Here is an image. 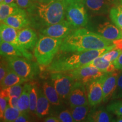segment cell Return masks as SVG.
<instances>
[{
    "label": "cell",
    "mask_w": 122,
    "mask_h": 122,
    "mask_svg": "<svg viewBox=\"0 0 122 122\" xmlns=\"http://www.w3.org/2000/svg\"><path fill=\"white\" fill-rule=\"evenodd\" d=\"M112 45V41L82 27L74 30L62 40L60 50L67 53L81 52L105 49Z\"/></svg>",
    "instance_id": "6da1fadb"
},
{
    "label": "cell",
    "mask_w": 122,
    "mask_h": 122,
    "mask_svg": "<svg viewBox=\"0 0 122 122\" xmlns=\"http://www.w3.org/2000/svg\"><path fill=\"white\" fill-rule=\"evenodd\" d=\"M67 5L65 0H52L46 4L36 1L28 13L33 23L42 28L63 21Z\"/></svg>",
    "instance_id": "7a4b0ae2"
},
{
    "label": "cell",
    "mask_w": 122,
    "mask_h": 122,
    "mask_svg": "<svg viewBox=\"0 0 122 122\" xmlns=\"http://www.w3.org/2000/svg\"><path fill=\"white\" fill-rule=\"evenodd\" d=\"M115 46L101 49L91 50L72 53L69 56L59 58L49 65L48 70L51 73L65 72L86 66L93 59L100 57L112 49Z\"/></svg>",
    "instance_id": "3957f363"
},
{
    "label": "cell",
    "mask_w": 122,
    "mask_h": 122,
    "mask_svg": "<svg viewBox=\"0 0 122 122\" xmlns=\"http://www.w3.org/2000/svg\"><path fill=\"white\" fill-rule=\"evenodd\" d=\"M62 39H57L40 35L34 48V56L37 63L49 66L53 62L56 54L60 50Z\"/></svg>",
    "instance_id": "277c9868"
},
{
    "label": "cell",
    "mask_w": 122,
    "mask_h": 122,
    "mask_svg": "<svg viewBox=\"0 0 122 122\" xmlns=\"http://www.w3.org/2000/svg\"><path fill=\"white\" fill-rule=\"evenodd\" d=\"M8 62L10 68L27 81L34 79L39 72L38 65L22 57H4Z\"/></svg>",
    "instance_id": "5b68a950"
},
{
    "label": "cell",
    "mask_w": 122,
    "mask_h": 122,
    "mask_svg": "<svg viewBox=\"0 0 122 122\" xmlns=\"http://www.w3.org/2000/svg\"><path fill=\"white\" fill-rule=\"evenodd\" d=\"M66 17L75 30L85 26L88 22V16L83 1L68 5Z\"/></svg>",
    "instance_id": "8992f818"
},
{
    "label": "cell",
    "mask_w": 122,
    "mask_h": 122,
    "mask_svg": "<svg viewBox=\"0 0 122 122\" xmlns=\"http://www.w3.org/2000/svg\"><path fill=\"white\" fill-rule=\"evenodd\" d=\"M51 81L61 99H67L76 81L66 72L51 73Z\"/></svg>",
    "instance_id": "52a82bcc"
},
{
    "label": "cell",
    "mask_w": 122,
    "mask_h": 122,
    "mask_svg": "<svg viewBox=\"0 0 122 122\" xmlns=\"http://www.w3.org/2000/svg\"><path fill=\"white\" fill-rule=\"evenodd\" d=\"M20 30L13 28L10 25H7L4 23H1L0 25V40L13 44L22 53L23 57L25 58L32 60L33 56L29 52L28 50L22 48L18 42V37Z\"/></svg>",
    "instance_id": "ba28073f"
},
{
    "label": "cell",
    "mask_w": 122,
    "mask_h": 122,
    "mask_svg": "<svg viewBox=\"0 0 122 122\" xmlns=\"http://www.w3.org/2000/svg\"><path fill=\"white\" fill-rule=\"evenodd\" d=\"M65 72L72 76L76 81L81 82L85 85L94 79L100 78L106 74L92 66H85Z\"/></svg>",
    "instance_id": "9c48e42d"
},
{
    "label": "cell",
    "mask_w": 122,
    "mask_h": 122,
    "mask_svg": "<svg viewBox=\"0 0 122 122\" xmlns=\"http://www.w3.org/2000/svg\"><path fill=\"white\" fill-rule=\"evenodd\" d=\"M74 30V28L70 23L67 20H64L58 23L41 28L40 32L42 35L49 37L63 40Z\"/></svg>",
    "instance_id": "30bf717a"
},
{
    "label": "cell",
    "mask_w": 122,
    "mask_h": 122,
    "mask_svg": "<svg viewBox=\"0 0 122 122\" xmlns=\"http://www.w3.org/2000/svg\"><path fill=\"white\" fill-rule=\"evenodd\" d=\"M67 99L71 108L77 106L89 105L86 85L81 82L76 81Z\"/></svg>",
    "instance_id": "8fae6325"
},
{
    "label": "cell",
    "mask_w": 122,
    "mask_h": 122,
    "mask_svg": "<svg viewBox=\"0 0 122 122\" xmlns=\"http://www.w3.org/2000/svg\"><path fill=\"white\" fill-rule=\"evenodd\" d=\"M120 73L119 70H117L113 72L106 73L100 77L103 93V101L105 102L110 99L113 95L117 88V82Z\"/></svg>",
    "instance_id": "7c38bea8"
},
{
    "label": "cell",
    "mask_w": 122,
    "mask_h": 122,
    "mask_svg": "<svg viewBox=\"0 0 122 122\" xmlns=\"http://www.w3.org/2000/svg\"><path fill=\"white\" fill-rule=\"evenodd\" d=\"M86 88L90 106H97L103 101V93L100 77L90 81L86 85Z\"/></svg>",
    "instance_id": "4fadbf2b"
},
{
    "label": "cell",
    "mask_w": 122,
    "mask_h": 122,
    "mask_svg": "<svg viewBox=\"0 0 122 122\" xmlns=\"http://www.w3.org/2000/svg\"><path fill=\"white\" fill-rule=\"evenodd\" d=\"M38 40L36 32L32 28L25 27L20 30L18 40L22 48L28 50H33L36 46Z\"/></svg>",
    "instance_id": "5bb4252c"
},
{
    "label": "cell",
    "mask_w": 122,
    "mask_h": 122,
    "mask_svg": "<svg viewBox=\"0 0 122 122\" xmlns=\"http://www.w3.org/2000/svg\"><path fill=\"white\" fill-rule=\"evenodd\" d=\"M2 23L13 28L21 30L30 25V19L27 11L24 9H21L19 11L10 15L5 19Z\"/></svg>",
    "instance_id": "9a60e30c"
},
{
    "label": "cell",
    "mask_w": 122,
    "mask_h": 122,
    "mask_svg": "<svg viewBox=\"0 0 122 122\" xmlns=\"http://www.w3.org/2000/svg\"><path fill=\"white\" fill-rule=\"evenodd\" d=\"M97 31L105 39L111 41L122 38L121 29L108 22L99 24L97 27Z\"/></svg>",
    "instance_id": "2e32d148"
},
{
    "label": "cell",
    "mask_w": 122,
    "mask_h": 122,
    "mask_svg": "<svg viewBox=\"0 0 122 122\" xmlns=\"http://www.w3.org/2000/svg\"><path fill=\"white\" fill-rule=\"evenodd\" d=\"M85 6L94 14H103L109 11L110 4L107 0H83Z\"/></svg>",
    "instance_id": "e0dca14e"
},
{
    "label": "cell",
    "mask_w": 122,
    "mask_h": 122,
    "mask_svg": "<svg viewBox=\"0 0 122 122\" xmlns=\"http://www.w3.org/2000/svg\"><path fill=\"white\" fill-rule=\"evenodd\" d=\"M50 103L49 101L44 93L43 89L39 88L35 114L40 118L48 115L50 111Z\"/></svg>",
    "instance_id": "ac0fdd59"
},
{
    "label": "cell",
    "mask_w": 122,
    "mask_h": 122,
    "mask_svg": "<svg viewBox=\"0 0 122 122\" xmlns=\"http://www.w3.org/2000/svg\"><path fill=\"white\" fill-rule=\"evenodd\" d=\"M42 89L46 97L51 105L58 106L60 105V97L52 82L45 81L42 84Z\"/></svg>",
    "instance_id": "d6986e66"
},
{
    "label": "cell",
    "mask_w": 122,
    "mask_h": 122,
    "mask_svg": "<svg viewBox=\"0 0 122 122\" xmlns=\"http://www.w3.org/2000/svg\"><path fill=\"white\" fill-rule=\"evenodd\" d=\"M102 56L93 59L86 66H92L105 73L113 72L117 70L113 62L106 60Z\"/></svg>",
    "instance_id": "ffe728a7"
},
{
    "label": "cell",
    "mask_w": 122,
    "mask_h": 122,
    "mask_svg": "<svg viewBox=\"0 0 122 122\" xmlns=\"http://www.w3.org/2000/svg\"><path fill=\"white\" fill-rule=\"evenodd\" d=\"M27 82L25 79H23L19 75L15 73L13 70L9 68L8 72L5 78L1 82V88H4L13 86L15 85L22 84Z\"/></svg>",
    "instance_id": "44dd1931"
},
{
    "label": "cell",
    "mask_w": 122,
    "mask_h": 122,
    "mask_svg": "<svg viewBox=\"0 0 122 122\" xmlns=\"http://www.w3.org/2000/svg\"><path fill=\"white\" fill-rule=\"evenodd\" d=\"M30 84H25L22 93L19 97L18 109L21 112H30Z\"/></svg>",
    "instance_id": "7402d4cb"
},
{
    "label": "cell",
    "mask_w": 122,
    "mask_h": 122,
    "mask_svg": "<svg viewBox=\"0 0 122 122\" xmlns=\"http://www.w3.org/2000/svg\"><path fill=\"white\" fill-rule=\"evenodd\" d=\"M85 122H113L112 116L107 111L103 109L97 110L88 114Z\"/></svg>",
    "instance_id": "603a6c76"
},
{
    "label": "cell",
    "mask_w": 122,
    "mask_h": 122,
    "mask_svg": "<svg viewBox=\"0 0 122 122\" xmlns=\"http://www.w3.org/2000/svg\"><path fill=\"white\" fill-rule=\"evenodd\" d=\"M0 54L2 57L13 56L23 57L22 53L14 45L5 41H1L0 43Z\"/></svg>",
    "instance_id": "cb8c5ba5"
},
{
    "label": "cell",
    "mask_w": 122,
    "mask_h": 122,
    "mask_svg": "<svg viewBox=\"0 0 122 122\" xmlns=\"http://www.w3.org/2000/svg\"><path fill=\"white\" fill-rule=\"evenodd\" d=\"M21 8L18 6L16 3L12 2L10 4H0V20L3 22L5 19L10 15L19 11Z\"/></svg>",
    "instance_id": "d4e9b609"
},
{
    "label": "cell",
    "mask_w": 122,
    "mask_h": 122,
    "mask_svg": "<svg viewBox=\"0 0 122 122\" xmlns=\"http://www.w3.org/2000/svg\"><path fill=\"white\" fill-rule=\"evenodd\" d=\"M110 18L115 25L122 29V4L114 5L110 9Z\"/></svg>",
    "instance_id": "484cf974"
},
{
    "label": "cell",
    "mask_w": 122,
    "mask_h": 122,
    "mask_svg": "<svg viewBox=\"0 0 122 122\" xmlns=\"http://www.w3.org/2000/svg\"><path fill=\"white\" fill-rule=\"evenodd\" d=\"M89 105L77 106L72 108L71 112L75 122H83L87 117L89 112Z\"/></svg>",
    "instance_id": "4316f807"
},
{
    "label": "cell",
    "mask_w": 122,
    "mask_h": 122,
    "mask_svg": "<svg viewBox=\"0 0 122 122\" xmlns=\"http://www.w3.org/2000/svg\"><path fill=\"white\" fill-rule=\"evenodd\" d=\"M22 112L18 108L12 107L8 105L5 111L3 117L1 119V122H14Z\"/></svg>",
    "instance_id": "83f0119b"
},
{
    "label": "cell",
    "mask_w": 122,
    "mask_h": 122,
    "mask_svg": "<svg viewBox=\"0 0 122 122\" xmlns=\"http://www.w3.org/2000/svg\"><path fill=\"white\" fill-rule=\"evenodd\" d=\"M23 87L20 84L15 85L9 87L1 88L0 96L7 97H19L22 94Z\"/></svg>",
    "instance_id": "f1b7e54d"
},
{
    "label": "cell",
    "mask_w": 122,
    "mask_h": 122,
    "mask_svg": "<svg viewBox=\"0 0 122 122\" xmlns=\"http://www.w3.org/2000/svg\"><path fill=\"white\" fill-rule=\"evenodd\" d=\"M39 88L34 84H30V111L35 114L36 109Z\"/></svg>",
    "instance_id": "f546056e"
},
{
    "label": "cell",
    "mask_w": 122,
    "mask_h": 122,
    "mask_svg": "<svg viewBox=\"0 0 122 122\" xmlns=\"http://www.w3.org/2000/svg\"><path fill=\"white\" fill-rule=\"evenodd\" d=\"M107 110L117 116H122V100H118L110 103Z\"/></svg>",
    "instance_id": "4dcf8cb0"
},
{
    "label": "cell",
    "mask_w": 122,
    "mask_h": 122,
    "mask_svg": "<svg viewBox=\"0 0 122 122\" xmlns=\"http://www.w3.org/2000/svg\"><path fill=\"white\" fill-rule=\"evenodd\" d=\"M122 52V50L114 48L108 51L107 52L105 53L102 56L106 60L113 62L114 61L118 58V57L121 54Z\"/></svg>",
    "instance_id": "1f68e13d"
},
{
    "label": "cell",
    "mask_w": 122,
    "mask_h": 122,
    "mask_svg": "<svg viewBox=\"0 0 122 122\" xmlns=\"http://www.w3.org/2000/svg\"><path fill=\"white\" fill-rule=\"evenodd\" d=\"M16 4L20 8L26 10L27 11L34 5L36 0H15Z\"/></svg>",
    "instance_id": "d6a6232c"
},
{
    "label": "cell",
    "mask_w": 122,
    "mask_h": 122,
    "mask_svg": "<svg viewBox=\"0 0 122 122\" xmlns=\"http://www.w3.org/2000/svg\"><path fill=\"white\" fill-rule=\"evenodd\" d=\"M122 98V73L119 76L118 82H117V86L113 95L112 96V98L114 100L120 99Z\"/></svg>",
    "instance_id": "836d02e7"
},
{
    "label": "cell",
    "mask_w": 122,
    "mask_h": 122,
    "mask_svg": "<svg viewBox=\"0 0 122 122\" xmlns=\"http://www.w3.org/2000/svg\"><path fill=\"white\" fill-rule=\"evenodd\" d=\"M60 122H75L71 111L65 110L61 112L58 116Z\"/></svg>",
    "instance_id": "e575fe53"
},
{
    "label": "cell",
    "mask_w": 122,
    "mask_h": 122,
    "mask_svg": "<svg viewBox=\"0 0 122 122\" xmlns=\"http://www.w3.org/2000/svg\"><path fill=\"white\" fill-rule=\"evenodd\" d=\"M9 68H10V67H9L6 59L5 58L4 60V59H2V58H1V66H0V82L2 81L3 79L5 78L8 72Z\"/></svg>",
    "instance_id": "d590c367"
},
{
    "label": "cell",
    "mask_w": 122,
    "mask_h": 122,
    "mask_svg": "<svg viewBox=\"0 0 122 122\" xmlns=\"http://www.w3.org/2000/svg\"><path fill=\"white\" fill-rule=\"evenodd\" d=\"M9 97L0 96V118L3 117L4 112L9 105Z\"/></svg>",
    "instance_id": "8d00e7d4"
},
{
    "label": "cell",
    "mask_w": 122,
    "mask_h": 122,
    "mask_svg": "<svg viewBox=\"0 0 122 122\" xmlns=\"http://www.w3.org/2000/svg\"><path fill=\"white\" fill-rule=\"evenodd\" d=\"M30 121V119L28 115V113L22 112V114L16 118V119L15 120L14 122H27Z\"/></svg>",
    "instance_id": "74e56055"
},
{
    "label": "cell",
    "mask_w": 122,
    "mask_h": 122,
    "mask_svg": "<svg viewBox=\"0 0 122 122\" xmlns=\"http://www.w3.org/2000/svg\"><path fill=\"white\" fill-rule=\"evenodd\" d=\"M18 101H19V97H10L9 100V105L11 107H12L18 108Z\"/></svg>",
    "instance_id": "f35d334b"
},
{
    "label": "cell",
    "mask_w": 122,
    "mask_h": 122,
    "mask_svg": "<svg viewBox=\"0 0 122 122\" xmlns=\"http://www.w3.org/2000/svg\"><path fill=\"white\" fill-rule=\"evenodd\" d=\"M113 63L117 70H122V52L118 58L114 61Z\"/></svg>",
    "instance_id": "ab89813d"
},
{
    "label": "cell",
    "mask_w": 122,
    "mask_h": 122,
    "mask_svg": "<svg viewBox=\"0 0 122 122\" xmlns=\"http://www.w3.org/2000/svg\"><path fill=\"white\" fill-rule=\"evenodd\" d=\"M112 42L115 46V48L118 49H119L122 51V38L113 40Z\"/></svg>",
    "instance_id": "60d3db41"
},
{
    "label": "cell",
    "mask_w": 122,
    "mask_h": 122,
    "mask_svg": "<svg viewBox=\"0 0 122 122\" xmlns=\"http://www.w3.org/2000/svg\"><path fill=\"white\" fill-rule=\"evenodd\" d=\"M44 122H60L58 117H49L46 118L44 120Z\"/></svg>",
    "instance_id": "b9f144b4"
},
{
    "label": "cell",
    "mask_w": 122,
    "mask_h": 122,
    "mask_svg": "<svg viewBox=\"0 0 122 122\" xmlns=\"http://www.w3.org/2000/svg\"><path fill=\"white\" fill-rule=\"evenodd\" d=\"M67 4V5L72 4L75 2H83V0H65Z\"/></svg>",
    "instance_id": "7bdbcfd3"
},
{
    "label": "cell",
    "mask_w": 122,
    "mask_h": 122,
    "mask_svg": "<svg viewBox=\"0 0 122 122\" xmlns=\"http://www.w3.org/2000/svg\"><path fill=\"white\" fill-rule=\"evenodd\" d=\"M107 1L111 5H114L119 4V0H107Z\"/></svg>",
    "instance_id": "ee69618b"
},
{
    "label": "cell",
    "mask_w": 122,
    "mask_h": 122,
    "mask_svg": "<svg viewBox=\"0 0 122 122\" xmlns=\"http://www.w3.org/2000/svg\"><path fill=\"white\" fill-rule=\"evenodd\" d=\"M37 2H40V3H43V4H46V3H48L50 2L52 0H36Z\"/></svg>",
    "instance_id": "f6af8a7d"
},
{
    "label": "cell",
    "mask_w": 122,
    "mask_h": 122,
    "mask_svg": "<svg viewBox=\"0 0 122 122\" xmlns=\"http://www.w3.org/2000/svg\"><path fill=\"white\" fill-rule=\"evenodd\" d=\"M114 122H122V116H117V118L115 120H114Z\"/></svg>",
    "instance_id": "bcb514c9"
},
{
    "label": "cell",
    "mask_w": 122,
    "mask_h": 122,
    "mask_svg": "<svg viewBox=\"0 0 122 122\" xmlns=\"http://www.w3.org/2000/svg\"><path fill=\"white\" fill-rule=\"evenodd\" d=\"M14 1L15 0H4V2L2 3H4V4H10V3L14 2Z\"/></svg>",
    "instance_id": "7dc6e473"
},
{
    "label": "cell",
    "mask_w": 122,
    "mask_h": 122,
    "mask_svg": "<svg viewBox=\"0 0 122 122\" xmlns=\"http://www.w3.org/2000/svg\"><path fill=\"white\" fill-rule=\"evenodd\" d=\"M4 0H0V4H1V3H2L4 2Z\"/></svg>",
    "instance_id": "c3c4849f"
},
{
    "label": "cell",
    "mask_w": 122,
    "mask_h": 122,
    "mask_svg": "<svg viewBox=\"0 0 122 122\" xmlns=\"http://www.w3.org/2000/svg\"><path fill=\"white\" fill-rule=\"evenodd\" d=\"M119 2L121 3V4H122V0H119Z\"/></svg>",
    "instance_id": "681fc988"
},
{
    "label": "cell",
    "mask_w": 122,
    "mask_h": 122,
    "mask_svg": "<svg viewBox=\"0 0 122 122\" xmlns=\"http://www.w3.org/2000/svg\"><path fill=\"white\" fill-rule=\"evenodd\" d=\"M121 30H122V29H121Z\"/></svg>",
    "instance_id": "f907efd6"
}]
</instances>
